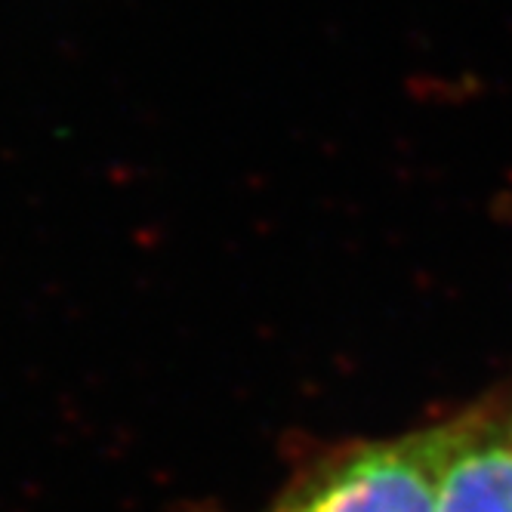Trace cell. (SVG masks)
<instances>
[{
  "label": "cell",
  "mask_w": 512,
  "mask_h": 512,
  "mask_svg": "<svg viewBox=\"0 0 512 512\" xmlns=\"http://www.w3.org/2000/svg\"><path fill=\"white\" fill-rule=\"evenodd\" d=\"M432 429L438 512H512V401L475 405Z\"/></svg>",
  "instance_id": "obj_2"
},
{
  "label": "cell",
  "mask_w": 512,
  "mask_h": 512,
  "mask_svg": "<svg viewBox=\"0 0 512 512\" xmlns=\"http://www.w3.org/2000/svg\"><path fill=\"white\" fill-rule=\"evenodd\" d=\"M275 512H438L435 429L324 460Z\"/></svg>",
  "instance_id": "obj_1"
}]
</instances>
